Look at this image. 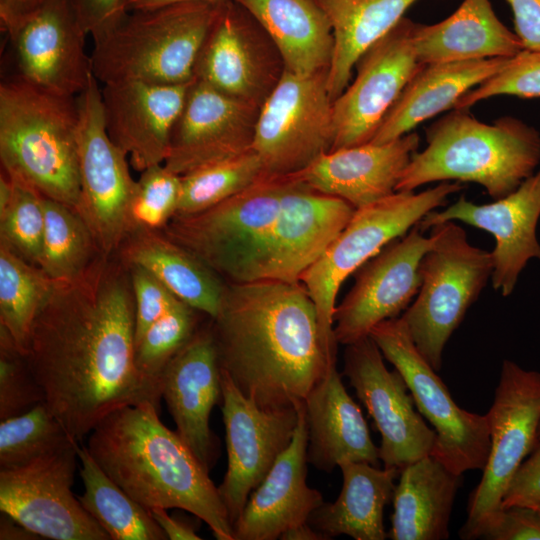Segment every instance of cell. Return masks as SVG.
<instances>
[{"label":"cell","instance_id":"6da1fadb","mask_svg":"<svg viewBox=\"0 0 540 540\" xmlns=\"http://www.w3.org/2000/svg\"><path fill=\"white\" fill-rule=\"evenodd\" d=\"M113 256L100 254L79 277L57 282L25 355L43 403L77 442L110 413L159 408L162 397L136 368L130 274Z\"/></svg>","mask_w":540,"mask_h":540},{"label":"cell","instance_id":"7a4b0ae2","mask_svg":"<svg viewBox=\"0 0 540 540\" xmlns=\"http://www.w3.org/2000/svg\"><path fill=\"white\" fill-rule=\"evenodd\" d=\"M211 325L221 369L262 408H300L336 365L301 282H226Z\"/></svg>","mask_w":540,"mask_h":540},{"label":"cell","instance_id":"3957f363","mask_svg":"<svg viewBox=\"0 0 540 540\" xmlns=\"http://www.w3.org/2000/svg\"><path fill=\"white\" fill-rule=\"evenodd\" d=\"M152 403L120 408L90 432L87 448L105 473L151 510L179 508L204 521L218 540H234L218 488Z\"/></svg>","mask_w":540,"mask_h":540},{"label":"cell","instance_id":"277c9868","mask_svg":"<svg viewBox=\"0 0 540 540\" xmlns=\"http://www.w3.org/2000/svg\"><path fill=\"white\" fill-rule=\"evenodd\" d=\"M426 148L416 151L396 191L431 182H472L495 200L516 190L540 164V133L514 116L492 123L467 108H454L426 130Z\"/></svg>","mask_w":540,"mask_h":540},{"label":"cell","instance_id":"5b68a950","mask_svg":"<svg viewBox=\"0 0 540 540\" xmlns=\"http://www.w3.org/2000/svg\"><path fill=\"white\" fill-rule=\"evenodd\" d=\"M77 97L62 96L12 75L0 84V160L3 171L42 196L76 210Z\"/></svg>","mask_w":540,"mask_h":540},{"label":"cell","instance_id":"8992f818","mask_svg":"<svg viewBox=\"0 0 540 540\" xmlns=\"http://www.w3.org/2000/svg\"><path fill=\"white\" fill-rule=\"evenodd\" d=\"M219 3L181 1L130 10L113 29L93 40L94 77L102 84L190 83Z\"/></svg>","mask_w":540,"mask_h":540},{"label":"cell","instance_id":"52a82bcc","mask_svg":"<svg viewBox=\"0 0 540 540\" xmlns=\"http://www.w3.org/2000/svg\"><path fill=\"white\" fill-rule=\"evenodd\" d=\"M461 189L460 182L445 181L418 193L396 191L356 209L344 229L302 274L300 282L315 305L323 342L333 358H336L338 345L333 315L342 283L388 243L405 235L427 213L443 206L450 195Z\"/></svg>","mask_w":540,"mask_h":540},{"label":"cell","instance_id":"ba28073f","mask_svg":"<svg viewBox=\"0 0 540 540\" xmlns=\"http://www.w3.org/2000/svg\"><path fill=\"white\" fill-rule=\"evenodd\" d=\"M430 230L434 242L420 262V288L401 318L421 355L439 371L444 347L491 278L493 263L491 252L470 244L455 221Z\"/></svg>","mask_w":540,"mask_h":540},{"label":"cell","instance_id":"9c48e42d","mask_svg":"<svg viewBox=\"0 0 540 540\" xmlns=\"http://www.w3.org/2000/svg\"><path fill=\"white\" fill-rule=\"evenodd\" d=\"M291 178L263 175L230 198L161 230L227 283H245L283 205Z\"/></svg>","mask_w":540,"mask_h":540},{"label":"cell","instance_id":"30bf717a","mask_svg":"<svg viewBox=\"0 0 540 540\" xmlns=\"http://www.w3.org/2000/svg\"><path fill=\"white\" fill-rule=\"evenodd\" d=\"M369 336L404 378L419 412L434 426L437 437L430 455L457 475L483 470L490 449L487 415L469 412L455 403L415 346L401 317L382 321Z\"/></svg>","mask_w":540,"mask_h":540},{"label":"cell","instance_id":"8fae6325","mask_svg":"<svg viewBox=\"0 0 540 540\" xmlns=\"http://www.w3.org/2000/svg\"><path fill=\"white\" fill-rule=\"evenodd\" d=\"M486 415L490 449L459 532L464 540L481 538L493 524L514 474L534 448L540 422V372L504 360L493 404Z\"/></svg>","mask_w":540,"mask_h":540},{"label":"cell","instance_id":"7c38bea8","mask_svg":"<svg viewBox=\"0 0 540 540\" xmlns=\"http://www.w3.org/2000/svg\"><path fill=\"white\" fill-rule=\"evenodd\" d=\"M77 151L80 194L76 211L98 249L116 255L127 235V217L136 181L128 155L107 133L101 87L94 75L77 96Z\"/></svg>","mask_w":540,"mask_h":540},{"label":"cell","instance_id":"4fadbf2b","mask_svg":"<svg viewBox=\"0 0 540 540\" xmlns=\"http://www.w3.org/2000/svg\"><path fill=\"white\" fill-rule=\"evenodd\" d=\"M328 70L311 75L284 71L260 108L253 150L265 175L295 174L331 151L333 112Z\"/></svg>","mask_w":540,"mask_h":540},{"label":"cell","instance_id":"5bb4252c","mask_svg":"<svg viewBox=\"0 0 540 540\" xmlns=\"http://www.w3.org/2000/svg\"><path fill=\"white\" fill-rule=\"evenodd\" d=\"M66 446L18 468L0 469V510L41 538L109 540L71 487L77 447Z\"/></svg>","mask_w":540,"mask_h":540},{"label":"cell","instance_id":"9a60e30c","mask_svg":"<svg viewBox=\"0 0 540 540\" xmlns=\"http://www.w3.org/2000/svg\"><path fill=\"white\" fill-rule=\"evenodd\" d=\"M284 71L278 48L258 21L234 0L220 2L193 80L261 107Z\"/></svg>","mask_w":540,"mask_h":540},{"label":"cell","instance_id":"2e32d148","mask_svg":"<svg viewBox=\"0 0 540 540\" xmlns=\"http://www.w3.org/2000/svg\"><path fill=\"white\" fill-rule=\"evenodd\" d=\"M415 22L403 17L358 59L356 76L333 101L332 150L370 142L419 62L413 41Z\"/></svg>","mask_w":540,"mask_h":540},{"label":"cell","instance_id":"e0dca14e","mask_svg":"<svg viewBox=\"0 0 540 540\" xmlns=\"http://www.w3.org/2000/svg\"><path fill=\"white\" fill-rule=\"evenodd\" d=\"M227 470L217 487L233 526L250 494L294 436L299 408L268 409L247 398L221 369Z\"/></svg>","mask_w":540,"mask_h":540},{"label":"cell","instance_id":"ac0fdd59","mask_svg":"<svg viewBox=\"0 0 540 540\" xmlns=\"http://www.w3.org/2000/svg\"><path fill=\"white\" fill-rule=\"evenodd\" d=\"M344 375L381 435L380 460L399 471L431 454L436 432L414 409L402 375L389 371L375 341L367 336L346 345Z\"/></svg>","mask_w":540,"mask_h":540},{"label":"cell","instance_id":"d6986e66","mask_svg":"<svg viewBox=\"0 0 540 540\" xmlns=\"http://www.w3.org/2000/svg\"><path fill=\"white\" fill-rule=\"evenodd\" d=\"M289 176L282 209L252 264L247 282H300L302 274L323 254L356 210L347 201Z\"/></svg>","mask_w":540,"mask_h":540},{"label":"cell","instance_id":"ffe728a7","mask_svg":"<svg viewBox=\"0 0 540 540\" xmlns=\"http://www.w3.org/2000/svg\"><path fill=\"white\" fill-rule=\"evenodd\" d=\"M433 242L416 224L355 272L353 287L333 315L338 344L346 346L369 336L376 325L396 318L408 307L420 288L421 259Z\"/></svg>","mask_w":540,"mask_h":540},{"label":"cell","instance_id":"44dd1931","mask_svg":"<svg viewBox=\"0 0 540 540\" xmlns=\"http://www.w3.org/2000/svg\"><path fill=\"white\" fill-rule=\"evenodd\" d=\"M87 35L73 0H48L8 35L13 75L54 94L77 97L93 76Z\"/></svg>","mask_w":540,"mask_h":540},{"label":"cell","instance_id":"7402d4cb","mask_svg":"<svg viewBox=\"0 0 540 540\" xmlns=\"http://www.w3.org/2000/svg\"><path fill=\"white\" fill-rule=\"evenodd\" d=\"M260 108L193 80L171 134L165 167L182 176L252 150Z\"/></svg>","mask_w":540,"mask_h":540},{"label":"cell","instance_id":"603a6c76","mask_svg":"<svg viewBox=\"0 0 540 540\" xmlns=\"http://www.w3.org/2000/svg\"><path fill=\"white\" fill-rule=\"evenodd\" d=\"M540 218V170L516 190L492 203L475 204L461 196L442 211H430L418 223L423 232L448 221H461L493 235L492 285L504 297L514 291L530 259L540 260L536 229Z\"/></svg>","mask_w":540,"mask_h":540},{"label":"cell","instance_id":"cb8c5ba5","mask_svg":"<svg viewBox=\"0 0 540 540\" xmlns=\"http://www.w3.org/2000/svg\"><path fill=\"white\" fill-rule=\"evenodd\" d=\"M161 393L176 432L209 472L217 458L209 427L213 407L221 398V367L211 319L169 361L161 377Z\"/></svg>","mask_w":540,"mask_h":540},{"label":"cell","instance_id":"d4e9b609","mask_svg":"<svg viewBox=\"0 0 540 540\" xmlns=\"http://www.w3.org/2000/svg\"><path fill=\"white\" fill-rule=\"evenodd\" d=\"M190 83L126 81L102 85L107 133L136 171L164 164Z\"/></svg>","mask_w":540,"mask_h":540},{"label":"cell","instance_id":"484cf974","mask_svg":"<svg viewBox=\"0 0 540 540\" xmlns=\"http://www.w3.org/2000/svg\"><path fill=\"white\" fill-rule=\"evenodd\" d=\"M307 446L303 404L290 445L252 491L234 522V540L280 539L289 529L307 523L311 513L323 503L321 493L306 483Z\"/></svg>","mask_w":540,"mask_h":540},{"label":"cell","instance_id":"4316f807","mask_svg":"<svg viewBox=\"0 0 540 540\" xmlns=\"http://www.w3.org/2000/svg\"><path fill=\"white\" fill-rule=\"evenodd\" d=\"M419 142V135L412 131L382 144L367 142L332 150L291 175L358 209L396 192L400 176Z\"/></svg>","mask_w":540,"mask_h":540},{"label":"cell","instance_id":"83f0119b","mask_svg":"<svg viewBox=\"0 0 540 540\" xmlns=\"http://www.w3.org/2000/svg\"><path fill=\"white\" fill-rule=\"evenodd\" d=\"M304 407L308 463L325 472L347 462L378 466L379 447L373 443L362 411L347 393L336 365L312 388Z\"/></svg>","mask_w":540,"mask_h":540},{"label":"cell","instance_id":"f1b7e54d","mask_svg":"<svg viewBox=\"0 0 540 540\" xmlns=\"http://www.w3.org/2000/svg\"><path fill=\"white\" fill-rule=\"evenodd\" d=\"M510 58L423 65L405 86L370 142L382 144L398 139L424 121L454 108L465 93L497 74Z\"/></svg>","mask_w":540,"mask_h":540},{"label":"cell","instance_id":"f546056e","mask_svg":"<svg viewBox=\"0 0 540 540\" xmlns=\"http://www.w3.org/2000/svg\"><path fill=\"white\" fill-rule=\"evenodd\" d=\"M413 41L423 65L510 58L524 50L516 33L496 16L490 0H464L441 22L415 23Z\"/></svg>","mask_w":540,"mask_h":540},{"label":"cell","instance_id":"4dcf8cb0","mask_svg":"<svg viewBox=\"0 0 540 540\" xmlns=\"http://www.w3.org/2000/svg\"><path fill=\"white\" fill-rule=\"evenodd\" d=\"M116 254L125 266L149 271L193 309L216 316L226 282L162 231L130 232Z\"/></svg>","mask_w":540,"mask_h":540},{"label":"cell","instance_id":"1f68e13d","mask_svg":"<svg viewBox=\"0 0 540 540\" xmlns=\"http://www.w3.org/2000/svg\"><path fill=\"white\" fill-rule=\"evenodd\" d=\"M343 483L338 498L322 503L310 515L308 523L326 539L347 535L355 540H384L385 506L393 500L396 468L379 469L364 462L340 466Z\"/></svg>","mask_w":540,"mask_h":540},{"label":"cell","instance_id":"d6a6232c","mask_svg":"<svg viewBox=\"0 0 540 540\" xmlns=\"http://www.w3.org/2000/svg\"><path fill=\"white\" fill-rule=\"evenodd\" d=\"M271 37L286 71L311 75L328 70L334 47L330 21L316 0H234Z\"/></svg>","mask_w":540,"mask_h":540},{"label":"cell","instance_id":"836d02e7","mask_svg":"<svg viewBox=\"0 0 540 540\" xmlns=\"http://www.w3.org/2000/svg\"><path fill=\"white\" fill-rule=\"evenodd\" d=\"M461 476L428 455L400 471L393 495L388 537L393 540H444Z\"/></svg>","mask_w":540,"mask_h":540},{"label":"cell","instance_id":"e575fe53","mask_svg":"<svg viewBox=\"0 0 540 540\" xmlns=\"http://www.w3.org/2000/svg\"><path fill=\"white\" fill-rule=\"evenodd\" d=\"M417 0H316L327 15L334 47L327 87L334 101L350 83L360 56L389 33Z\"/></svg>","mask_w":540,"mask_h":540},{"label":"cell","instance_id":"d590c367","mask_svg":"<svg viewBox=\"0 0 540 540\" xmlns=\"http://www.w3.org/2000/svg\"><path fill=\"white\" fill-rule=\"evenodd\" d=\"M84 493L82 507L112 540L168 539L150 510L122 490L98 465L87 446L77 447Z\"/></svg>","mask_w":540,"mask_h":540},{"label":"cell","instance_id":"8d00e7d4","mask_svg":"<svg viewBox=\"0 0 540 540\" xmlns=\"http://www.w3.org/2000/svg\"><path fill=\"white\" fill-rule=\"evenodd\" d=\"M57 282L0 241V326L23 355L35 318Z\"/></svg>","mask_w":540,"mask_h":540},{"label":"cell","instance_id":"74e56055","mask_svg":"<svg viewBox=\"0 0 540 540\" xmlns=\"http://www.w3.org/2000/svg\"><path fill=\"white\" fill-rule=\"evenodd\" d=\"M45 230L38 266L56 281L82 275L101 254L79 213L43 196Z\"/></svg>","mask_w":540,"mask_h":540},{"label":"cell","instance_id":"f35d334b","mask_svg":"<svg viewBox=\"0 0 540 540\" xmlns=\"http://www.w3.org/2000/svg\"><path fill=\"white\" fill-rule=\"evenodd\" d=\"M263 175L262 162L253 149L182 175L176 215L209 209L243 191Z\"/></svg>","mask_w":540,"mask_h":540},{"label":"cell","instance_id":"ab89813d","mask_svg":"<svg viewBox=\"0 0 540 540\" xmlns=\"http://www.w3.org/2000/svg\"><path fill=\"white\" fill-rule=\"evenodd\" d=\"M74 440L41 402L0 421V469L18 468Z\"/></svg>","mask_w":540,"mask_h":540},{"label":"cell","instance_id":"60d3db41","mask_svg":"<svg viewBox=\"0 0 540 540\" xmlns=\"http://www.w3.org/2000/svg\"><path fill=\"white\" fill-rule=\"evenodd\" d=\"M199 313L179 301L139 338L135 365L144 380L161 390L165 367L201 326Z\"/></svg>","mask_w":540,"mask_h":540},{"label":"cell","instance_id":"b9f144b4","mask_svg":"<svg viewBox=\"0 0 540 540\" xmlns=\"http://www.w3.org/2000/svg\"><path fill=\"white\" fill-rule=\"evenodd\" d=\"M10 178L12 195L6 206L0 209V241L38 266L45 230L43 196L26 183Z\"/></svg>","mask_w":540,"mask_h":540},{"label":"cell","instance_id":"7bdbcfd3","mask_svg":"<svg viewBox=\"0 0 540 540\" xmlns=\"http://www.w3.org/2000/svg\"><path fill=\"white\" fill-rule=\"evenodd\" d=\"M180 196V175L164 164L143 170L130 202L127 234L136 230L161 231L177 214Z\"/></svg>","mask_w":540,"mask_h":540},{"label":"cell","instance_id":"ee69618b","mask_svg":"<svg viewBox=\"0 0 540 540\" xmlns=\"http://www.w3.org/2000/svg\"><path fill=\"white\" fill-rule=\"evenodd\" d=\"M43 402V393L25 355L0 326V420L22 414Z\"/></svg>","mask_w":540,"mask_h":540},{"label":"cell","instance_id":"f6af8a7d","mask_svg":"<svg viewBox=\"0 0 540 540\" xmlns=\"http://www.w3.org/2000/svg\"><path fill=\"white\" fill-rule=\"evenodd\" d=\"M540 97V51L522 50L495 75L465 93L454 108H467L494 96ZM453 108V109H454Z\"/></svg>","mask_w":540,"mask_h":540},{"label":"cell","instance_id":"bcb514c9","mask_svg":"<svg viewBox=\"0 0 540 540\" xmlns=\"http://www.w3.org/2000/svg\"><path fill=\"white\" fill-rule=\"evenodd\" d=\"M127 267V266H126ZM135 305V343L180 299L159 279L139 266H128Z\"/></svg>","mask_w":540,"mask_h":540},{"label":"cell","instance_id":"7dc6e473","mask_svg":"<svg viewBox=\"0 0 540 540\" xmlns=\"http://www.w3.org/2000/svg\"><path fill=\"white\" fill-rule=\"evenodd\" d=\"M487 540H540V512L532 507L502 509L482 534Z\"/></svg>","mask_w":540,"mask_h":540},{"label":"cell","instance_id":"c3c4849f","mask_svg":"<svg viewBox=\"0 0 540 540\" xmlns=\"http://www.w3.org/2000/svg\"><path fill=\"white\" fill-rule=\"evenodd\" d=\"M134 0H73L93 40L113 29L131 10Z\"/></svg>","mask_w":540,"mask_h":540},{"label":"cell","instance_id":"681fc988","mask_svg":"<svg viewBox=\"0 0 540 540\" xmlns=\"http://www.w3.org/2000/svg\"><path fill=\"white\" fill-rule=\"evenodd\" d=\"M540 504V444L517 469L502 500L501 509Z\"/></svg>","mask_w":540,"mask_h":540},{"label":"cell","instance_id":"f907efd6","mask_svg":"<svg viewBox=\"0 0 540 540\" xmlns=\"http://www.w3.org/2000/svg\"><path fill=\"white\" fill-rule=\"evenodd\" d=\"M523 49L540 51V0H506Z\"/></svg>","mask_w":540,"mask_h":540},{"label":"cell","instance_id":"816d5d0a","mask_svg":"<svg viewBox=\"0 0 540 540\" xmlns=\"http://www.w3.org/2000/svg\"><path fill=\"white\" fill-rule=\"evenodd\" d=\"M48 0H0L2 31L11 34L28 16Z\"/></svg>","mask_w":540,"mask_h":540},{"label":"cell","instance_id":"f5cc1de1","mask_svg":"<svg viewBox=\"0 0 540 540\" xmlns=\"http://www.w3.org/2000/svg\"><path fill=\"white\" fill-rule=\"evenodd\" d=\"M153 518L159 524L165 535L170 540H200L201 537L194 528L183 521L169 515L164 508L150 510Z\"/></svg>","mask_w":540,"mask_h":540},{"label":"cell","instance_id":"db71d44e","mask_svg":"<svg viewBox=\"0 0 540 540\" xmlns=\"http://www.w3.org/2000/svg\"><path fill=\"white\" fill-rule=\"evenodd\" d=\"M1 540H35L42 539L34 532L30 531L7 514L1 512L0 520Z\"/></svg>","mask_w":540,"mask_h":540},{"label":"cell","instance_id":"11a10c76","mask_svg":"<svg viewBox=\"0 0 540 540\" xmlns=\"http://www.w3.org/2000/svg\"><path fill=\"white\" fill-rule=\"evenodd\" d=\"M283 540H324L321 533L316 531L308 522L289 529L280 537Z\"/></svg>","mask_w":540,"mask_h":540},{"label":"cell","instance_id":"9f6ffc18","mask_svg":"<svg viewBox=\"0 0 540 540\" xmlns=\"http://www.w3.org/2000/svg\"><path fill=\"white\" fill-rule=\"evenodd\" d=\"M181 1H206V2H211V3H219L224 0H134L131 6V10L157 7V6H162V5L175 3V2H181Z\"/></svg>","mask_w":540,"mask_h":540},{"label":"cell","instance_id":"6f0895ef","mask_svg":"<svg viewBox=\"0 0 540 540\" xmlns=\"http://www.w3.org/2000/svg\"><path fill=\"white\" fill-rule=\"evenodd\" d=\"M539 444H540V422H539V426H538V429H537V434H536V440H535L534 447H536Z\"/></svg>","mask_w":540,"mask_h":540},{"label":"cell","instance_id":"680465c9","mask_svg":"<svg viewBox=\"0 0 540 540\" xmlns=\"http://www.w3.org/2000/svg\"><path fill=\"white\" fill-rule=\"evenodd\" d=\"M533 508H535L536 510H538L540 512V504L538 506H536V507H533Z\"/></svg>","mask_w":540,"mask_h":540}]
</instances>
